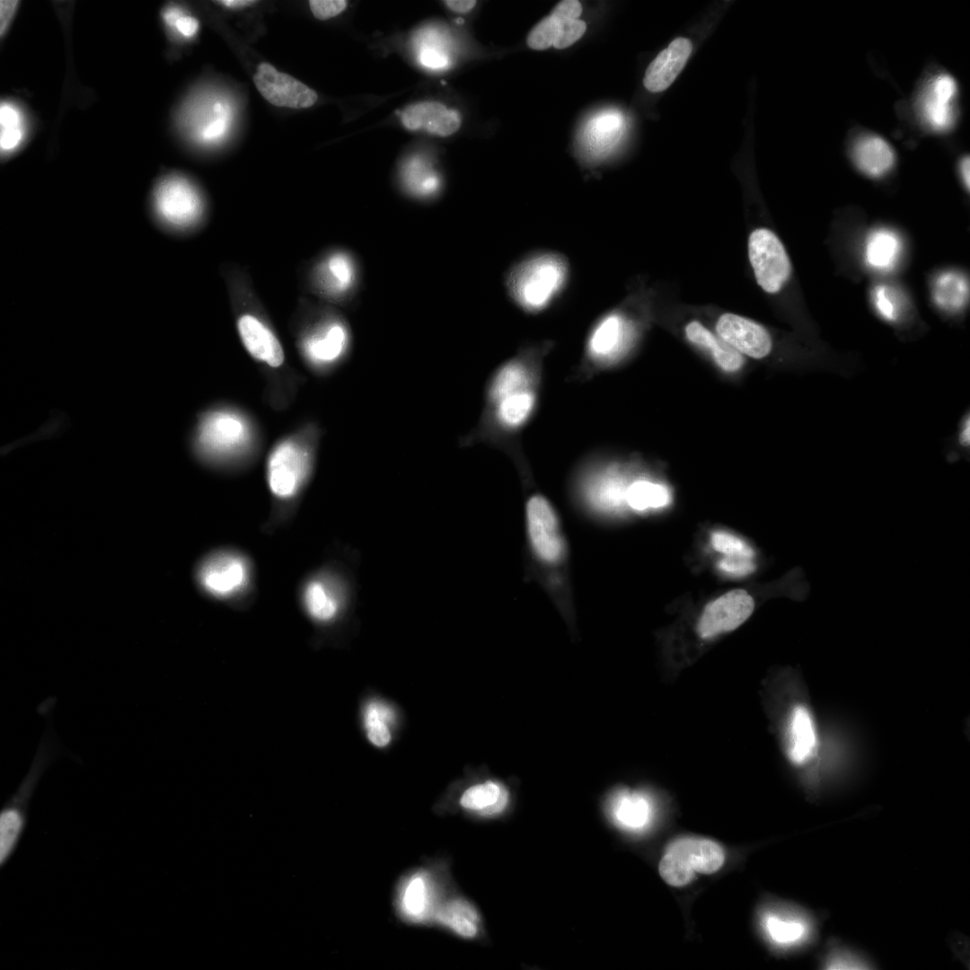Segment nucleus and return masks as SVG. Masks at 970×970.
<instances>
[{"mask_svg": "<svg viewBox=\"0 0 970 970\" xmlns=\"http://www.w3.org/2000/svg\"><path fill=\"white\" fill-rule=\"evenodd\" d=\"M568 277L565 259L541 253L516 265L507 277V287L518 305L531 312L545 308L564 287Z\"/></svg>", "mask_w": 970, "mask_h": 970, "instance_id": "obj_1", "label": "nucleus"}, {"mask_svg": "<svg viewBox=\"0 0 970 970\" xmlns=\"http://www.w3.org/2000/svg\"><path fill=\"white\" fill-rule=\"evenodd\" d=\"M725 861L722 847L712 840L699 837H682L666 848L658 867L663 880L669 886L681 887L692 882L697 873L712 874Z\"/></svg>", "mask_w": 970, "mask_h": 970, "instance_id": "obj_2", "label": "nucleus"}, {"mask_svg": "<svg viewBox=\"0 0 970 970\" xmlns=\"http://www.w3.org/2000/svg\"><path fill=\"white\" fill-rule=\"evenodd\" d=\"M315 436L307 441L287 439L272 449L267 460L266 478L273 496L288 499L304 487L313 468Z\"/></svg>", "mask_w": 970, "mask_h": 970, "instance_id": "obj_3", "label": "nucleus"}, {"mask_svg": "<svg viewBox=\"0 0 970 970\" xmlns=\"http://www.w3.org/2000/svg\"><path fill=\"white\" fill-rule=\"evenodd\" d=\"M352 590L340 573L325 569L310 577L301 592V601L307 616L315 623L334 622L345 612Z\"/></svg>", "mask_w": 970, "mask_h": 970, "instance_id": "obj_4", "label": "nucleus"}, {"mask_svg": "<svg viewBox=\"0 0 970 970\" xmlns=\"http://www.w3.org/2000/svg\"><path fill=\"white\" fill-rule=\"evenodd\" d=\"M351 343L350 331L340 317L320 319L304 334L301 349L307 363L320 374L338 366L347 357Z\"/></svg>", "mask_w": 970, "mask_h": 970, "instance_id": "obj_5", "label": "nucleus"}, {"mask_svg": "<svg viewBox=\"0 0 970 970\" xmlns=\"http://www.w3.org/2000/svg\"><path fill=\"white\" fill-rule=\"evenodd\" d=\"M748 253L759 286L767 293L778 292L791 272L789 259L779 238L768 229H756L749 237Z\"/></svg>", "mask_w": 970, "mask_h": 970, "instance_id": "obj_6", "label": "nucleus"}, {"mask_svg": "<svg viewBox=\"0 0 970 970\" xmlns=\"http://www.w3.org/2000/svg\"><path fill=\"white\" fill-rule=\"evenodd\" d=\"M526 524L532 549L546 564H556L565 554V542L560 533L556 511L543 496L536 494L526 503Z\"/></svg>", "mask_w": 970, "mask_h": 970, "instance_id": "obj_7", "label": "nucleus"}, {"mask_svg": "<svg viewBox=\"0 0 970 970\" xmlns=\"http://www.w3.org/2000/svg\"><path fill=\"white\" fill-rule=\"evenodd\" d=\"M251 568L245 557L233 551H221L207 557L199 566L198 579L201 587L218 599H228L244 590L250 581Z\"/></svg>", "mask_w": 970, "mask_h": 970, "instance_id": "obj_8", "label": "nucleus"}, {"mask_svg": "<svg viewBox=\"0 0 970 970\" xmlns=\"http://www.w3.org/2000/svg\"><path fill=\"white\" fill-rule=\"evenodd\" d=\"M247 422L238 414L216 410L206 415L198 427L197 445L208 455H226L239 451L249 439Z\"/></svg>", "mask_w": 970, "mask_h": 970, "instance_id": "obj_9", "label": "nucleus"}, {"mask_svg": "<svg viewBox=\"0 0 970 970\" xmlns=\"http://www.w3.org/2000/svg\"><path fill=\"white\" fill-rule=\"evenodd\" d=\"M154 205L159 217L176 227L193 224L202 212L198 190L189 181L179 176L165 178L157 185Z\"/></svg>", "mask_w": 970, "mask_h": 970, "instance_id": "obj_10", "label": "nucleus"}, {"mask_svg": "<svg viewBox=\"0 0 970 970\" xmlns=\"http://www.w3.org/2000/svg\"><path fill=\"white\" fill-rule=\"evenodd\" d=\"M253 80L260 94L275 106L304 109L318 99L315 91L268 63L259 65Z\"/></svg>", "mask_w": 970, "mask_h": 970, "instance_id": "obj_11", "label": "nucleus"}, {"mask_svg": "<svg viewBox=\"0 0 970 970\" xmlns=\"http://www.w3.org/2000/svg\"><path fill=\"white\" fill-rule=\"evenodd\" d=\"M957 84L950 75L940 74L931 78L918 101L924 125L935 132L950 129L957 119Z\"/></svg>", "mask_w": 970, "mask_h": 970, "instance_id": "obj_12", "label": "nucleus"}, {"mask_svg": "<svg viewBox=\"0 0 970 970\" xmlns=\"http://www.w3.org/2000/svg\"><path fill=\"white\" fill-rule=\"evenodd\" d=\"M754 599L742 589L729 591L710 603L699 622L702 638L730 631L741 625L753 613Z\"/></svg>", "mask_w": 970, "mask_h": 970, "instance_id": "obj_13", "label": "nucleus"}, {"mask_svg": "<svg viewBox=\"0 0 970 970\" xmlns=\"http://www.w3.org/2000/svg\"><path fill=\"white\" fill-rule=\"evenodd\" d=\"M229 114L230 108L225 101L206 95L197 96L188 103L182 114V124L196 141L213 143L226 133Z\"/></svg>", "mask_w": 970, "mask_h": 970, "instance_id": "obj_14", "label": "nucleus"}, {"mask_svg": "<svg viewBox=\"0 0 970 970\" xmlns=\"http://www.w3.org/2000/svg\"><path fill=\"white\" fill-rule=\"evenodd\" d=\"M632 328L619 313H612L598 321L592 329L587 344V357L595 365H609L627 349Z\"/></svg>", "mask_w": 970, "mask_h": 970, "instance_id": "obj_15", "label": "nucleus"}, {"mask_svg": "<svg viewBox=\"0 0 970 970\" xmlns=\"http://www.w3.org/2000/svg\"><path fill=\"white\" fill-rule=\"evenodd\" d=\"M719 337L740 354L753 358L766 357L772 349L769 332L760 324L745 317L722 314L716 325Z\"/></svg>", "mask_w": 970, "mask_h": 970, "instance_id": "obj_16", "label": "nucleus"}, {"mask_svg": "<svg viewBox=\"0 0 970 970\" xmlns=\"http://www.w3.org/2000/svg\"><path fill=\"white\" fill-rule=\"evenodd\" d=\"M401 119L403 127L409 130H423L439 137L451 136L461 126V118L457 111L432 101H419L407 106L401 112Z\"/></svg>", "mask_w": 970, "mask_h": 970, "instance_id": "obj_17", "label": "nucleus"}, {"mask_svg": "<svg viewBox=\"0 0 970 970\" xmlns=\"http://www.w3.org/2000/svg\"><path fill=\"white\" fill-rule=\"evenodd\" d=\"M240 339L249 354L270 367H279L285 360L284 350L274 332L259 318L243 314L237 321Z\"/></svg>", "mask_w": 970, "mask_h": 970, "instance_id": "obj_18", "label": "nucleus"}, {"mask_svg": "<svg viewBox=\"0 0 970 970\" xmlns=\"http://www.w3.org/2000/svg\"><path fill=\"white\" fill-rule=\"evenodd\" d=\"M692 52L688 39L677 38L663 49L648 66L643 84L651 93L668 88L685 66Z\"/></svg>", "mask_w": 970, "mask_h": 970, "instance_id": "obj_19", "label": "nucleus"}, {"mask_svg": "<svg viewBox=\"0 0 970 970\" xmlns=\"http://www.w3.org/2000/svg\"><path fill=\"white\" fill-rule=\"evenodd\" d=\"M357 280V267L352 257L338 251L328 254L317 266L316 281L320 290L332 298L347 295Z\"/></svg>", "mask_w": 970, "mask_h": 970, "instance_id": "obj_20", "label": "nucleus"}, {"mask_svg": "<svg viewBox=\"0 0 970 970\" xmlns=\"http://www.w3.org/2000/svg\"><path fill=\"white\" fill-rule=\"evenodd\" d=\"M852 159L857 167L870 177H881L895 164L893 147L877 135L860 137L852 146Z\"/></svg>", "mask_w": 970, "mask_h": 970, "instance_id": "obj_21", "label": "nucleus"}, {"mask_svg": "<svg viewBox=\"0 0 970 970\" xmlns=\"http://www.w3.org/2000/svg\"><path fill=\"white\" fill-rule=\"evenodd\" d=\"M610 814L621 827L630 831L644 829L652 817V806L648 798L639 792L622 790L610 801Z\"/></svg>", "mask_w": 970, "mask_h": 970, "instance_id": "obj_22", "label": "nucleus"}, {"mask_svg": "<svg viewBox=\"0 0 970 970\" xmlns=\"http://www.w3.org/2000/svg\"><path fill=\"white\" fill-rule=\"evenodd\" d=\"M789 730V756L796 764L807 762L816 745V733L812 716L803 705L792 710Z\"/></svg>", "mask_w": 970, "mask_h": 970, "instance_id": "obj_23", "label": "nucleus"}, {"mask_svg": "<svg viewBox=\"0 0 970 970\" xmlns=\"http://www.w3.org/2000/svg\"><path fill=\"white\" fill-rule=\"evenodd\" d=\"M762 924L769 939L782 948L801 943L810 932L808 922L795 914L767 912L763 916Z\"/></svg>", "mask_w": 970, "mask_h": 970, "instance_id": "obj_24", "label": "nucleus"}, {"mask_svg": "<svg viewBox=\"0 0 970 970\" xmlns=\"http://www.w3.org/2000/svg\"><path fill=\"white\" fill-rule=\"evenodd\" d=\"M689 340L708 349L716 363L725 371L735 372L744 362L740 353L728 345L719 337L715 336L698 322H691L685 327Z\"/></svg>", "mask_w": 970, "mask_h": 970, "instance_id": "obj_25", "label": "nucleus"}, {"mask_svg": "<svg viewBox=\"0 0 970 970\" xmlns=\"http://www.w3.org/2000/svg\"><path fill=\"white\" fill-rule=\"evenodd\" d=\"M532 383V374L524 360L513 358L500 366L490 377L486 388V401L530 388Z\"/></svg>", "mask_w": 970, "mask_h": 970, "instance_id": "obj_26", "label": "nucleus"}, {"mask_svg": "<svg viewBox=\"0 0 970 970\" xmlns=\"http://www.w3.org/2000/svg\"><path fill=\"white\" fill-rule=\"evenodd\" d=\"M627 488L617 472L607 470L597 472L588 481L586 497L597 508L613 509L625 502Z\"/></svg>", "mask_w": 970, "mask_h": 970, "instance_id": "obj_27", "label": "nucleus"}, {"mask_svg": "<svg viewBox=\"0 0 970 970\" xmlns=\"http://www.w3.org/2000/svg\"><path fill=\"white\" fill-rule=\"evenodd\" d=\"M507 802V790L491 780L470 787L460 800L464 808L489 816L501 812Z\"/></svg>", "mask_w": 970, "mask_h": 970, "instance_id": "obj_28", "label": "nucleus"}, {"mask_svg": "<svg viewBox=\"0 0 970 970\" xmlns=\"http://www.w3.org/2000/svg\"><path fill=\"white\" fill-rule=\"evenodd\" d=\"M936 304L947 312H958L968 300V282L960 273L948 271L937 277L932 288Z\"/></svg>", "mask_w": 970, "mask_h": 970, "instance_id": "obj_29", "label": "nucleus"}, {"mask_svg": "<svg viewBox=\"0 0 970 970\" xmlns=\"http://www.w3.org/2000/svg\"><path fill=\"white\" fill-rule=\"evenodd\" d=\"M26 119L22 110L11 101L0 105V149L2 154L17 150L26 136Z\"/></svg>", "mask_w": 970, "mask_h": 970, "instance_id": "obj_30", "label": "nucleus"}, {"mask_svg": "<svg viewBox=\"0 0 970 970\" xmlns=\"http://www.w3.org/2000/svg\"><path fill=\"white\" fill-rule=\"evenodd\" d=\"M437 920L464 938H472L478 932L479 916L475 909L466 901L455 899L442 906L437 913Z\"/></svg>", "mask_w": 970, "mask_h": 970, "instance_id": "obj_31", "label": "nucleus"}, {"mask_svg": "<svg viewBox=\"0 0 970 970\" xmlns=\"http://www.w3.org/2000/svg\"><path fill=\"white\" fill-rule=\"evenodd\" d=\"M901 250L897 235L886 229L874 232L866 246L867 262L875 269H889L895 265Z\"/></svg>", "mask_w": 970, "mask_h": 970, "instance_id": "obj_32", "label": "nucleus"}, {"mask_svg": "<svg viewBox=\"0 0 970 970\" xmlns=\"http://www.w3.org/2000/svg\"><path fill=\"white\" fill-rule=\"evenodd\" d=\"M625 502L636 511L660 508L670 502V493L662 484L639 480L628 485Z\"/></svg>", "mask_w": 970, "mask_h": 970, "instance_id": "obj_33", "label": "nucleus"}, {"mask_svg": "<svg viewBox=\"0 0 970 970\" xmlns=\"http://www.w3.org/2000/svg\"><path fill=\"white\" fill-rule=\"evenodd\" d=\"M401 177L407 190L420 198L435 194L440 185L438 174L433 167L416 158L406 163Z\"/></svg>", "mask_w": 970, "mask_h": 970, "instance_id": "obj_34", "label": "nucleus"}, {"mask_svg": "<svg viewBox=\"0 0 970 970\" xmlns=\"http://www.w3.org/2000/svg\"><path fill=\"white\" fill-rule=\"evenodd\" d=\"M403 913L412 921H422L430 905V888L427 877L422 873L410 877L405 885L401 899Z\"/></svg>", "mask_w": 970, "mask_h": 970, "instance_id": "obj_35", "label": "nucleus"}, {"mask_svg": "<svg viewBox=\"0 0 970 970\" xmlns=\"http://www.w3.org/2000/svg\"><path fill=\"white\" fill-rule=\"evenodd\" d=\"M25 826L23 808L13 802L0 815V860L4 863L14 851Z\"/></svg>", "mask_w": 970, "mask_h": 970, "instance_id": "obj_36", "label": "nucleus"}, {"mask_svg": "<svg viewBox=\"0 0 970 970\" xmlns=\"http://www.w3.org/2000/svg\"><path fill=\"white\" fill-rule=\"evenodd\" d=\"M389 710L380 703L372 702L365 711V726L367 737L376 746H384L391 740L386 721L391 719Z\"/></svg>", "mask_w": 970, "mask_h": 970, "instance_id": "obj_37", "label": "nucleus"}, {"mask_svg": "<svg viewBox=\"0 0 970 970\" xmlns=\"http://www.w3.org/2000/svg\"><path fill=\"white\" fill-rule=\"evenodd\" d=\"M559 34V21L551 14L542 18L529 32L526 40L528 47L535 50H544L553 46Z\"/></svg>", "mask_w": 970, "mask_h": 970, "instance_id": "obj_38", "label": "nucleus"}, {"mask_svg": "<svg viewBox=\"0 0 970 970\" xmlns=\"http://www.w3.org/2000/svg\"><path fill=\"white\" fill-rule=\"evenodd\" d=\"M712 547L721 553L729 557H741L752 559L754 556V550L744 541L726 532H714L711 534Z\"/></svg>", "mask_w": 970, "mask_h": 970, "instance_id": "obj_39", "label": "nucleus"}, {"mask_svg": "<svg viewBox=\"0 0 970 970\" xmlns=\"http://www.w3.org/2000/svg\"><path fill=\"white\" fill-rule=\"evenodd\" d=\"M873 303L879 315L887 322H896L901 316L902 306L899 298L886 286H877L874 289Z\"/></svg>", "mask_w": 970, "mask_h": 970, "instance_id": "obj_40", "label": "nucleus"}, {"mask_svg": "<svg viewBox=\"0 0 970 970\" xmlns=\"http://www.w3.org/2000/svg\"><path fill=\"white\" fill-rule=\"evenodd\" d=\"M162 16L165 23L184 38L193 37L198 30V22L196 18L186 15L175 6L164 9Z\"/></svg>", "mask_w": 970, "mask_h": 970, "instance_id": "obj_41", "label": "nucleus"}, {"mask_svg": "<svg viewBox=\"0 0 970 970\" xmlns=\"http://www.w3.org/2000/svg\"><path fill=\"white\" fill-rule=\"evenodd\" d=\"M558 21L559 34L552 46L558 49H563L574 44L586 30V22L580 19H558Z\"/></svg>", "mask_w": 970, "mask_h": 970, "instance_id": "obj_42", "label": "nucleus"}, {"mask_svg": "<svg viewBox=\"0 0 970 970\" xmlns=\"http://www.w3.org/2000/svg\"><path fill=\"white\" fill-rule=\"evenodd\" d=\"M348 5L346 0H311L310 9L315 18L327 20L342 13Z\"/></svg>", "mask_w": 970, "mask_h": 970, "instance_id": "obj_43", "label": "nucleus"}, {"mask_svg": "<svg viewBox=\"0 0 970 970\" xmlns=\"http://www.w3.org/2000/svg\"><path fill=\"white\" fill-rule=\"evenodd\" d=\"M718 566L722 571L732 575H746L754 571L756 568L750 559L729 556L720 560Z\"/></svg>", "mask_w": 970, "mask_h": 970, "instance_id": "obj_44", "label": "nucleus"}, {"mask_svg": "<svg viewBox=\"0 0 970 970\" xmlns=\"http://www.w3.org/2000/svg\"><path fill=\"white\" fill-rule=\"evenodd\" d=\"M582 13V5L578 0L560 1L553 8L551 14L558 19H579Z\"/></svg>", "mask_w": 970, "mask_h": 970, "instance_id": "obj_45", "label": "nucleus"}, {"mask_svg": "<svg viewBox=\"0 0 970 970\" xmlns=\"http://www.w3.org/2000/svg\"><path fill=\"white\" fill-rule=\"evenodd\" d=\"M864 966L852 955L842 951L829 957L826 963L828 969H858L864 968Z\"/></svg>", "mask_w": 970, "mask_h": 970, "instance_id": "obj_46", "label": "nucleus"}, {"mask_svg": "<svg viewBox=\"0 0 970 970\" xmlns=\"http://www.w3.org/2000/svg\"><path fill=\"white\" fill-rule=\"evenodd\" d=\"M420 62L427 67L442 68L447 63L446 56L440 50L427 48L419 55Z\"/></svg>", "mask_w": 970, "mask_h": 970, "instance_id": "obj_47", "label": "nucleus"}, {"mask_svg": "<svg viewBox=\"0 0 970 970\" xmlns=\"http://www.w3.org/2000/svg\"><path fill=\"white\" fill-rule=\"evenodd\" d=\"M18 6L17 1L0 2V31L4 34Z\"/></svg>", "mask_w": 970, "mask_h": 970, "instance_id": "obj_48", "label": "nucleus"}, {"mask_svg": "<svg viewBox=\"0 0 970 970\" xmlns=\"http://www.w3.org/2000/svg\"><path fill=\"white\" fill-rule=\"evenodd\" d=\"M475 0H446L445 6L454 13H465L471 11L476 4Z\"/></svg>", "mask_w": 970, "mask_h": 970, "instance_id": "obj_49", "label": "nucleus"}, {"mask_svg": "<svg viewBox=\"0 0 970 970\" xmlns=\"http://www.w3.org/2000/svg\"><path fill=\"white\" fill-rule=\"evenodd\" d=\"M215 3H218V4H223L225 6H227V7L234 8V7L248 6V5H251L252 4H255L256 1H254V0H220V1H215Z\"/></svg>", "mask_w": 970, "mask_h": 970, "instance_id": "obj_50", "label": "nucleus"}, {"mask_svg": "<svg viewBox=\"0 0 970 970\" xmlns=\"http://www.w3.org/2000/svg\"><path fill=\"white\" fill-rule=\"evenodd\" d=\"M960 170L964 183L969 190V156H966L962 159L960 163Z\"/></svg>", "mask_w": 970, "mask_h": 970, "instance_id": "obj_51", "label": "nucleus"}, {"mask_svg": "<svg viewBox=\"0 0 970 970\" xmlns=\"http://www.w3.org/2000/svg\"><path fill=\"white\" fill-rule=\"evenodd\" d=\"M969 418H967L964 422L959 437L961 444L965 446L969 445Z\"/></svg>", "mask_w": 970, "mask_h": 970, "instance_id": "obj_52", "label": "nucleus"}]
</instances>
